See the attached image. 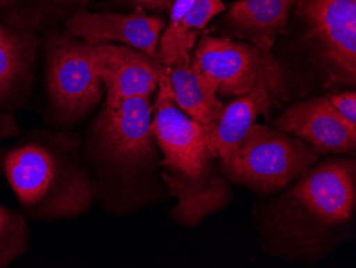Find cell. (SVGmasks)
Returning a JSON list of instances; mask_svg holds the SVG:
<instances>
[{
  "mask_svg": "<svg viewBox=\"0 0 356 268\" xmlns=\"http://www.w3.org/2000/svg\"><path fill=\"white\" fill-rule=\"evenodd\" d=\"M19 134H21V129L16 124L13 117L0 113V143H3V140L19 135Z\"/></svg>",
  "mask_w": 356,
  "mask_h": 268,
  "instance_id": "20",
  "label": "cell"
},
{
  "mask_svg": "<svg viewBox=\"0 0 356 268\" xmlns=\"http://www.w3.org/2000/svg\"><path fill=\"white\" fill-rule=\"evenodd\" d=\"M94 69L106 89L104 105L134 97H152L161 67L157 59L126 45L91 44Z\"/></svg>",
  "mask_w": 356,
  "mask_h": 268,
  "instance_id": "10",
  "label": "cell"
},
{
  "mask_svg": "<svg viewBox=\"0 0 356 268\" xmlns=\"http://www.w3.org/2000/svg\"><path fill=\"white\" fill-rule=\"evenodd\" d=\"M304 41L327 68L331 81L355 85L356 0H300Z\"/></svg>",
  "mask_w": 356,
  "mask_h": 268,
  "instance_id": "8",
  "label": "cell"
},
{
  "mask_svg": "<svg viewBox=\"0 0 356 268\" xmlns=\"http://www.w3.org/2000/svg\"><path fill=\"white\" fill-rule=\"evenodd\" d=\"M190 59L194 71L217 84L218 95L221 97H245L263 83L270 84L274 97L283 92V76L277 62L266 58L254 45L206 35Z\"/></svg>",
  "mask_w": 356,
  "mask_h": 268,
  "instance_id": "5",
  "label": "cell"
},
{
  "mask_svg": "<svg viewBox=\"0 0 356 268\" xmlns=\"http://www.w3.org/2000/svg\"><path fill=\"white\" fill-rule=\"evenodd\" d=\"M297 0H237L229 6L226 23L237 37L249 40L268 59L272 46L283 33L290 10Z\"/></svg>",
  "mask_w": 356,
  "mask_h": 268,
  "instance_id": "14",
  "label": "cell"
},
{
  "mask_svg": "<svg viewBox=\"0 0 356 268\" xmlns=\"http://www.w3.org/2000/svg\"><path fill=\"white\" fill-rule=\"evenodd\" d=\"M273 124L279 131L309 143L317 153H355L356 127L338 113L327 97L299 102Z\"/></svg>",
  "mask_w": 356,
  "mask_h": 268,
  "instance_id": "11",
  "label": "cell"
},
{
  "mask_svg": "<svg viewBox=\"0 0 356 268\" xmlns=\"http://www.w3.org/2000/svg\"><path fill=\"white\" fill-rule=\"evenodd\" d=\"M0 166L27 219H73L93 205L81 138L75 134L31 132L0 150Z\"/></svg>",
  "mask_w": 356,
  "mask_h": 268,
  "instance_id": "3",
  "label": "cell"
},
{
  "mask_svg": "<svg viewBox=\"0 0 356 268\" xmlns=\"http://www.w3.org/2000/svg\"><path fill=\"white\" fill-rule=\"evenodd\" d=\"M48 91L60 121L73 123L101 102L103 83L94 69L91 44L71 35L48 43Z\"/></svg>",
  "mask_w": 356,
  "mask_h": 268,
  "instance_id": "7",
  "label": "cell"
},
{
  "mask_svg": "<svg viewBox=\"0 0 356 268\" xmlns=\"http://www.w3.org/2000/svg\"><path fill=\"white\" fill-rule=\"evenodd\" d=\"M273 95L270 84H261L225 106L219 120L205 126L208 148L221 163L235 153L256 119L269 113Z\"/></svg>",
  "mask_w": 356,
  "mask_h": 268,
  "instance_id": "12",
  "label": "cell"
},
{
  "mask_svg": "<svg viewBox=\"0 0 356 268\" xmlns=\"http://www.w3.org/2000/svg\"><path fill=\"white\" fill-rule=\"evenodd\" d=\"M152 118L151 97H129L103 105L81 138L94 202L108 213L131 214L169 193L149 129Z\"/></svg>",
  "mask_w": 356,
  "mask_h": 268,
  "instance_id": "1",
  "label": "cell"
},
{
  "mask_svg": "<svg viewBox=\"0 0 356 268\" xmlns=\"http://www.w3.org/2000/svg\"><path fill=\"white\" fill-rule=\"evenodd\" d=\"M169 195L177 199L170 215L178 225L194 227L208 216L225 207L232 200V191L223 178L209 168L200 179L161 175Z\"/></svg>",
  "mask_w": 356,
  "mask_h": 268,
  "instance_id": "13",
  "label": "cell"
},
{
  "mask_svg": "<svg viewBox=\"0 0 356 268\" xmlns=\"http://www.w3.org/2000/svg\"><path fill=\"white\" fill-rule=\"evenodd\" d=\"M355 161L330 159L312 168L261 216V239L272 255L316 261L343 239L355 211Z\"/></svg>",
  "mask_w": 356,
  "mask_h": 268,
  "instance_id": "2",
  "label": "cell"
},
{
  "mask_svg": "<svg viewBox=\"0 0 356 268\" xmlns=\"http://www.w3.org/2000/svg\"><path fill=\"white\" fill-rule=\"evenodd\" d=\"M29 242L27 218L0 203V268L8 267L21 258Z\"/></svg>",
  "mask_w": 356,
  "mask_h": 268,
  "instance_id": "17",
  "label": "cell"
},
{
  "mask_svg": "<svg viewBox=\"0 0 356 268\" xmlns=\"http://www.w3.org/2000/svg\"><path fill=\"white\" fill-rule=\"evenodd\" d=\"M31 57V41L0 25V104L9 101L25 81Z\"/></svg>",
  "mask_w": 356,
  "mask_h": 268,
  "instance_id": "16",
  "label": "cell"
},
{
  "mask_svg": "<svg viewBox=\"0 0 356 268\" xmlns=\"http://www.w3.org/2000/svg\"><path fill=\"white\" fill-rule=\"evenodd\" d=\"M163 69L172 100L181 111L204 126L219 120L224 105L218 97L217 84L192 69L190 56Z\"/></svg>",
  "mask_w": 356,
  "mask_h": 268,
  "instance_id": "15",
  "label": "cell"
},
{
  "mask_svg": "<svg viewBox=\"0 0 356 268\" xmlns=\"http://www.w3.org/2000/svg\"><path fill=\"white\" fill-rule=\"evenodd\" d=\"M167 21L149 15L141 6L133 13L78 11L67 21V29L75 39L88 44L118 42L157 59L158 44Z\"/></svg>",
  "mask_w": 356,
  "mask_h": 268,
  "instance_id": "9",
  "label": "cell"
},
{
  "mask_svg": "<svg viewBox=\"0 0 356 268\" xmlns=\"http://www.w3.org/2000/svg\"><path fill=\"white\" fill-rule=\"evenodd\" d=\"M131 5L141 6L144 9L154 11H170L173 0H123Z\"/></svg>",
  "mask_w": 356,
  "mask_h": 268,
  "instance_id": "21",
  "label": "cell"
},
{
  "mask_svg": "<svg viewBox=\"0 0 356 268\" xmlns=\"http://www.w3.org/2000/svg\"><path fill=\"white\" fill-rule=\"evenodd\" d=\"M157 89L149 129L163 155L161 175L200 179L213 167L216 159L208 148L205 126L175 105L163 67Z\"/></svg>",
  "mask_w": 356,
  "mask_h": 268,
  "instance_id": "6",
  "label": "cell"
},
{
  "mask_svg": "<svg viewBox=\"0 0 356 268\" xmlns=\"http://www.w3.org/2000/svg\"><path fill=\"white\" fill-rule=\"evenodd\" d=\"M224 10L225 6L222 0H194L178 27L177 62L190 56V51L197 42V31Z\"/></svg>",
  "mask_w": 356,
  "mask_h": 268,
  "instance_id": "18",
  "label": "cell"
},
{
  "mask_svg": "<svg viewBox=\"0 0 356 268\" xmlns=\"http://www.w3.org/2000/svg\"><path fill=\"white\" fill-rule=\"evenodd\" d=\"M317 154L299 138L254 123L222 166L226 177L236 183L258 193L272 194L309 171Z\"/></svg>",
  "mask_w": 356,
  "mask_h": 268,
  "instance_id": "4",
  "label": "cell"
},
{
  "mask_svg": "<svg viewBox=\"0 0 356 268\" xmlns=\"http://www.w3.org/2000/svg\"><path fill=\"white\" fill-rule=\"evenodd\" d=\"M330 103L338 113L352 126L356 127V94L354 91H346L327 97Z\"/></svg>",
  "mask_w": 356,
  "mask_h": 268,
  "instance_id": "19",
  "label": "cell"
}]
</instances>
